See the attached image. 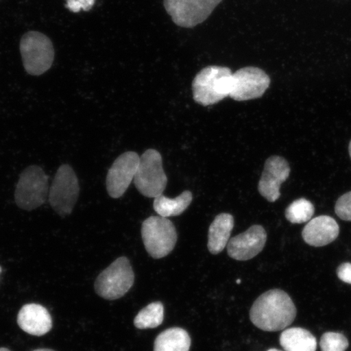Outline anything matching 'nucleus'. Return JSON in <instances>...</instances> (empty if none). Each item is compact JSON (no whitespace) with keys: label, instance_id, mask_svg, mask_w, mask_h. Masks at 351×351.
Here are the masks:
<instances>
[{"label":"nucleus","instance_id":"nucleus-1","mask_svg":"<svg viewBox=\"0 0 351 351\" xmlns=\"http://www.w3.org/2000/svg\"><path fill=\"white\" fill-rule=\"evenodd\" d=\"M296 314V307L288 293L282 289H271L254 302L250 318L261 330L276 332L291 326Z\"/></svg>","mask_w":351,"mask_h":351},{"label":"nucleus","instance_id":"nucleus-2","mask_svg":"<svg viewBox=\"0 0 351 351\" xmlns=\"http://www.w3.org/2000/svg\"><path fill=\"white\" fill-rule=\"evenodd\" d=\"M234 86V73L223 66H208L197 74L192 83L196 103L209 106L230 96Z\"/></svg>","mask_w":351,"mask_h":351},{"label":"nucleus","instance_id":"nucleus-3","mask_svg":"<svg viewBox=\"0 0 351 351\" xmlns=\"http://www.w3.org/2000/svg\"><path fill=\"white\" fill-rule=\"evenodd\" d=\"M20 51L25 71L39 76L54 62L55 51L51 39L40 32H29L21 39Z\"/></svg>","mask_w":351,"mask_h":351},{"label":"nucleus","instance_id":"nucleus-4","mask_svg":"<svg viewBox=\"0 0 351 351\" xmlns=\"http://www.w3.org/2000/svg\"><path fill=\"white\" fill-rule=\"evenodd\" d=\"M134 182L137 190L147 197L163 195L168 183V178L163 169L160 153L155 149H149L140 156L137 172Z\"/></svg>","mask_w":351,"mask_h":351},{"label":"nucleus","instance_id":"nucleus-5","mask_svg":"<svg viewBox=\"0 0 351 351\" xmlns=\"http://www.w3.org/2000/svg\"><path fill=\"white\" fill-rule=\"evenodd\" d=\"M134 283V273L126 257L118 258L96 279L98 295L108 300H118L128 293Z\"/></svg>","mask_w":351,"mask_h":351},{"label":"nucleus","instance_id":"nucleus-6","mask_svg":"<svg viewBox=\"0 0 351 351\" xmlns=\"http://www.w3.org/2000/svg\"><path fill=\"white\" fill-rule=\"evenodd\" d=\"M142 238L147 253L154 258H161L173 252L178 234L168 218L150 217L143 223Z\"/></svg>","mask_w":351,"mask_h":351},{"label":"nucleus","instance_id":"nucleus-7","mask_svg":"<svg viewBox=\"0 0 351 351\" xmlns=\"http://www.w3.org/2000/svg\"><path fill=\"white\" fill-rule=\"evenodd\" d=\"M47 175L40 167L33 165L20 176L15 191L16 204L21 209L32 210L45 203L49 189Z\"/></svg>","mask_w":351,"mask_h":351},{"label":"nucleus","instance_id":"nucleus-8","mask_svg":"<svg viewBox=\"0 0 351 351\" xmlns=\"http://www.w3.org/2000/svg\"><path fill=\"white\" fill-rule=\"evenodd\" d=\"M78 179L69 165L60 167L49 190V203L60 217H67L73 213L79 196Z\"/></svg>","mask_w":351,"mask_h":351},{"label":"nucleus","instance_id":"nucleus-9","mask_svg":"<svg viewBox=\"0 0 351 351\" xmlns=\"http://www.w3.org/2000/svg\"><path fill=\"white\" fill-rule=\"evenodd\" d=\"M223 0H164V6L174 23L194 28L203 23Z\"/></svg>","mask_w":351,"mask_h":351},{"label":"nucleus","instance_id":"nucleus-10","mask_svg":"<svg viewBox=\"0 0 351 351\" xmlns=\"http://www.w3.org/2000/svg\"><path fill=\"white\" fill-rule=\"evenodd\" d=\"M270 83L269 76L261 69L253 66L240 69L234 73V86L230 97L236 101L261 98Z\"/></svg>","mask_w":351,"mask_h":351},{"label":"nucleus","instance_id":"nucleus-11","mask_svg":"<svg viewBox=\"0 0 351 351\" xmlns=\"http://www.w3.org/2000/svg\"><path fill=\"white\" fill-rule=\"evenodd\" d=\"M140 156L137 153L128 152L122 154L114 161L108 170L106 179L108 195L113 199L124 195L137 172Z\"/></svg>","mask_w":351,"mask_h":351},{"label":"nucleus","instance_id":"nucleus-12","mask_svg":"<svg viewBox=\"0 0 351 351\" xmlns=\"http://www.w3.org/2000/svg\"><path fill=\"white\" fill-rule=\"evenodd\" d=\"M266 241L267 232L265 228L253 226L243 234L230 239L226 247L228 254L236 261L252 260L263 251Z\"/></svg>","mask_w":351,"mask_h":351},{"label":"nucleus","instance_id":"nucleus-13","mask_svg":"<svg viewBox=\"0 0 351 351\" xmlns=\"http://www.w3.org/2000/svg\"><path fill=\"white\" fill-rule=\"evenodd\" d=\"M291 173L288 162L280 156H271L265 162L258 190L267 201L274 203L280 196V189Z\"/></svg>","mask_w":351,"mask_h":351},{"label":"nucleus","instance_id":"nucleus-14","mask_svg":"<svg viewBox=\"0 0 351 351\" xmlns=\"http://www.w3.org/2000/svg\"><path fill=\"white\" fill-rule=\"evenodd\" d=\"M339 226L335 219L320 216L311 219L302 230V238L306 243L319 247L335 241L339 235Z\"/></svg>","mask_w":351,"mask_h":351},{"label":"nucleus","instance_id":"nucleus-15","mask_svg":"<svg viewBox=\"0 0 351 351\" xmlns=\"http://www.w3.org/2000/svg\"><path fill=\"white\" fill-rule=\"evenodd\" d=\"M17 323L25 332L33 336H43L52 328V319L45 307L39 304L22 306L17 315Z\"/></svg>","mask_w":351,"mask_h":351},{"label":"nucleus","instance_id":"nucleus-16","mask_svg":"<svg viewBox=\"0 0 351 351\" xmlns=\"http://www.w3.org/2000/svg\"><path fill=\"white\" fill-rule=\"evenodd\" d=\"M234 226V219L229 213L219 214L208 231V247L213 254H218L227 247Z\"/></svg>","mask_w":351,"mask_h":351},{"label":"nucleus","instance_id":"nucleus-17","mask_svg":"<svg viewBox=\"0 0 351 351\" xmlns=\"http://www.w3.org/2000/svg\"><path fill=\"white\" fill-rule=\"evenodd\" d=\"M280 342L285 351H315L317 348L315 337L302 328L287 329L280 335Z\"/></svg>","mask_w":351,"mask_h":351},{"label":"nucleus","instance_id":"nucleus-18","mask_svg":"<svg viewBox=\"0 0 351 351\" xmlns=\"http://www.w3.org/2000/svg\"><path fill=\"white\" fill-rule=\"evenodd\" d=\"M191 339L185 329L171 328L158 335L154 351H189Z\"/></svg>","mask_w":351,"mask_h":351},{"label":"nucleus","instance_id":"nucleus-19","mask_svg":"<svg viewBox=\"0 0 351 351\" xmlns=\"http://www.w3.org/2000/svg\"><path fill=\"white\" fill-rule=\"evenodd\" d=\"M192 200V193L189 191H184L175 199H169L161 195L155 197L153 207L160 217L165 218L178 217L185 212Z\"/></svg>","mask_w":351,"mask_h":351},{"label":"nucleus","instance_id":"nucleus-20","mask_svg":"<svg viewBox=\"0 0 351 351\" xmlns=\"http://www.w3.org/2000/svg\"><path fill=\"white\" fill-rule=\"evenodd\" d=\"M165 308L160 302H152L139 311L134 319V326L139 329L154 328L164 322Z\"/></svg>","mask_w":351,"mask_h":351},{"label":"nucleus","instance_id":"nucleus-21","mask_svg":"<svg viewBox=\"0 0 351 351\" xmlns=\"http://www.w3.org/2000/svg\"><path fill=\"white\" fill-rule=\"evenodd\" d=\"M314 213V205L309 200L300 199L289 206L285 210V217L292 223H302L310 221Z\"/></svg>","mask_w":351,"mask_h":351},{"label":"nucleus","instance_id":"nucleus-22","mask_svg":"<svg viewBox=\"0 0 351 351\" xmlns=\"http://www.w3.org/2000/svg\"><path fill=\"white\" fill-rule=\"evenodd\" d=\"M319 346L322 351H346L349 342L341 333L328 332L322 336Z\"/></svg>","mask_w":351,"mask_h":351},{"label":"nucleus","instance_id":"nucleus-23","mask_svg":"<svg viewBox=\"0 0 351 351\" xmlns=\"http://www.w3.org/2000/svg\"><path fill=\"white\" fill-rule=\"evenodd\" d=\"M335 213L343 221H351V191L346 193L337 200Z\"/></svg>","mask_w":351,"mask_h":351},{"label":"nucleus","instance_id":"nucleus-24","mask_svg":"<svg viewBox=\"0 0 351 351\" xmlns=\"http://www.w3.org/2000/svg\"><path fill=\"white\" fill-rule=\"evenodd\" d=\"M96 0H66V8L73 12L90 11Z\"/></svg>","mask_w":351,"mask_h":351},{"label":"nucleus","instance_id":"nucleus-25","mask_svg":"<svg viewBox=\"0 0 351 351\" xmlns=\"http://www.w3.org/2000/svg\"><path fill=\"white\" fill-rule=\"evenodd\" d=\"M337 276L342 282L351 285V263H342L337 269Z\"/></svg>","mask_w":351,"mask_h":351},{"label":"nucleus","instance_id":"nucleus-26","mask_svg":"<svg viewBox=\"0 0 351 351\" xmlns=\"http://www.w3.org/2000/svg\"><path fill=\"white\" fill-rule=\"evenodd\" d=\"M34 351H55V350H50V349H38V350H35Z\"/></svg>","mask_w":351,"mask_h":351},{"label":"nucleus","instance_id":"nucleus-27","mask_svg":"<svg viewBox=\"0 0 351 351\" xmlns=\"http://www.w3.org/2000/svg\"><path fill=\"white\" fill-rule=\"evenodd\" d=\"M349 153H350V159H351V141L349 145Z\"/></svg>","mask_w":351,"mask_h":351},{"label":"nucleus","instance_id":"nucleus-28","mask_svg":"<svg viewBox=\"0 0 351 351\" xmlns=\"http://www.w3.org/2000/svg\"><path fill=\"white\" fill-rule=\"evenodd\" d=\"M0 351H11L7 348H0Z\"/></svg>","mask_w":351,"mask_h":351},{"label":"nucleus","instance_id":"nucleus-29","mask_svg":"<svg viewBox=\"0 0 351 351\" xmlns=\"http://www.w3.org/2000/svg\"><path fill=\"white\" fill-rule=\"evenodd\" d=\"M267 351H282V350H276V349H271V350H267Z\"/></svg>","mask_w":351,"mask_h":351},{"label":"nucleus","instance_id":"nucleus-30","mask_svg":"<svg viewBox=\"0 0 351 351\" xmlns=\"http://www.w3.org/2000/svg\"><path fill=\"white\" fill-rule=\"evenodd\" d=\"M237 283L239 284L240 283V280H237Z\"/></svg>","mask_w":351,"mask_h":351},{"label":"nucleus","instance_id":"nucleus-31","mask_svg":"<svg viewBox=\"0 0 351 351\" xmlns=\"http://www.w3.org/2000/svg\"><path fill=\"white\" fill-rule=\"evenodd\" d=\"M0 273H1V267H0Z\"/></svg>","mask_w":351,"mask_h":351}]
</instances>
